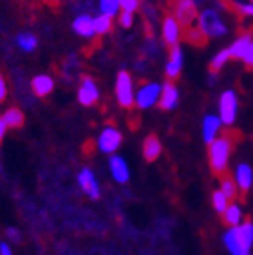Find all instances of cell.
Wrapping results in <instances>:
<instances>
[{
	"label": "cell",
	"instance_id": "cell-1",
	"mask_svg": "<svg viewBox=\"0 0 253 255\" xmlns=\"http://www.w3.org/2000/svg\"><path fill=\"white\" fill-rule=\"evenodd\" d=\"M239 137L241 136L235 130H226V132H223V136L215 137L214 141L210 143L208 161H210V168H212L214 174H217V176L226 174L230 156H232V150H234L235 141H237Z\"/></svg>",
	"mask_w": 253,
	"mask_h": 255
},
{
	"label": "cell",
	"instance_id": "cell-2",
	"mask_svg": "<svg viewBox=\"0 0 253 255\" xmlns=\"http://www.w3.org/2000/svg\"><path fill=\"white\" fill-rule=\"evenodd\" d=\"M168 2H170L168 5H170L172 15L179 20L183 29L194 25L195 20H199L197 18V4L194 0H168Z\"/></svg>",
	"mask_w": 253,
	"mask_h": 255
},
{
	"label": "cell",
	"instance_id": "cell-3",
	"mask_svg": "<svg viewBox=\"0 0 253 255\" xmlns=\"http://www.w3.org/2000/svg\"><path fill=\"white\" fill-rule=\"evenodd\" d=\"M199 27L203 29V33H205L208 38L223 36V34H226V31H228V27L224 25L219 13H217L215 9L203 11V15L199 16Z\"/></svg>",
	"mask_w": 253,
	"mask_h": 255
},
{
	"label": "cell",
	"instance_id": "cell-4",
	"mask_svg": "<svg viewBox=\"0 0 253 255\" xmlns=\"http://www.w3.org/2000/svg\"><path fill=\"white\" fill-rule=\"evenodd\" d=\"M116 98L123 109H130L134 105V89H132V78L126 71H120L116 80Z\"/></svg>",
	"mask_w": 253,
	"mask_h": 255
},
{
	"label": "cell",
	"instance_id": "cell-5",
	"mask_svg": "<svg viewBox=\"0 0 253 255\" xmlns=\"http://www.w3.org/2000/svg\"><path fill=\"white\" fill-rule=\"evenodd\" d=\"M183 38V27H181L179 20L175 18L172 13H166L165 20H163V40L168 47L179 44V40Z\"/></svg>",
	"mask_w": 253,
	"mask_h": 255
},
{
	"label": "cell",
	"instance_id": "cell-6",
	"mask_svg": "<svg viewBox=\"0 0 253 255\" xmlns=\"http://www.w3.org/2000/svg\"><path fill=\"white\" fill-rule=\"evenodd\" d=\"M237 116V96L234 91L223 93L219 100V118L223 120L224 125H232Z\"/></svg>",
	"mask_w": 253,
	"mask_h": 255
},
{
	"label": "cell",
	"instance_id": "cell-7",
	"mask_svg": "<svg viewBox=\"0 0 253 255\" xmlns=\"http://www.w3.org/2000/svg\"><path fill=\"white\" fill-rule=\"evenodd\" d=\"M122 141H123L122 132L116 130L114 127H107L100 134V137H98V147H100L102 152L112 154V152H116L118 147L122 145Z\"/></svg>",
	"mask_w": 253,
	"mask_h": 255
},
{
	"label": "cell",
	"instance_id": "cell-8",
	"mask_svg": "<svg viewBox=\"0 0 253 255\" xmlns=\"http://www.w3.org/2000/svg\"><path fill=\"white\" fill-rule=\"evenodd\" d=\"M159 96H161V87L157 84H148L141 85V89L137 91L136 94V105L139 109H148L152 107L156 102H159Z\"/></svg>",
	"mask_w": 253,
	"mask_h": 255
},
{
	"label": "cell",
	"instance_id": "cell-9",
	"mask_svg": "<svg viewBox=\"0 0 253 255\" xmlns=\"http://www.w3.org/2000/svg\"><path fill=\"white\" fill-rule=\"evenodd\" d=\"M224 246H226V250L232 255H250V250H252V248L243 241V237L239 236L237 226H232V228L224 234Z\"/></svg>",
	"mask_w": 253,
	"mask_h": 255
},
{
	"label": "cell",
	"instance_id": "cell-10",
	"mask_svg": "<svg viewBox=\"0 0 253 255\" xmlns=\"http://www.w3.org/2000/svg\"><path fill=\"white\" fill-rule=\"evenodd\" d=\"M100 98V91H98V85L91 76H83L82 85L78 89V102L85 107H91L98 102Z\"/></svg>",
	"mask_w": 253,
	"mask_h": 255
},
{
	"label": "cell",
	"instance_id": "cell-11",
	"mask_svg": "<svg viewBox=\"0 0 253 255\" xmlns=\"http://www.w3.org/2000/svg\"><path fill=\"white\" fill-rule=\"evenodd\" d=\"M217 4L239 20L252 18L253 16V4H239L235 0H217Z\"/></svg>",
	"mask_w": 253,
	"mask_h": 255
},
{
	"label": "cell",
	"instance_id": "cell-12",
	"mask_svg": "<svg viewBox=\"0 0 253 255\" xmlns=\"http://www.w3.org/2000/svg\"><path fill=\"white\" fill-rule=\"evenodd\" d=\"M177 100H179L177 87L174 85V80H168V82L161 87L159 109H163V111H172V109L177 105Z\"/></svg>",
	"mask_w": 253,
	"mask_h": 255
},
{
	"label": "cell",
	"instance_id": "cell-13",
	"mask_svg": "<svg viewBox=\"0 0 253 255\" xmlns=\"http://www.w3.org/2000/svg\"><path fill=\"white\" fill-rule=\"evenodd\" d=\"M78 183H80V187H82V190L85 192L91 199H100V185H98L93 170L83 168L78 176Z\"/></svg>",
	"mask_w": 253,
	"mask_h": 255
},
{
	"label": "cell",
	"instance_id": "cell-14",
	"mask_svg": "<svg viewBox=\"0 0 253 255\" xmlns=\"http://www.w3.org/2000/svg\"><path fill=\"white\" fill-rule=\"evenodd\" d=\"M234 177H235V183H237L239 190H241V194L244 196L253 185V168L250 167L248 163H239L237 168H235Z\"/></svg>",
	"mask_w": 253,
	"mask_h": 255
},
{
	"label": "cell",
	"instance_id": "cell-15",
	"mask_svg": "<svg viewBox=\"0 0 253 255\" xmlns=\"http://www.w3.org/2000/svg\"><path fill=\"white\" fill-rule=\"evenodd\" d=\"M181 67H183V51L179 45H174L168 51V64H166L165 73L168 76V80H175L179 76Z\"/></svg>",
	"mask_w": 253,
	"mask_h": 255
},
{
	"label": "cell",
	"instance_id": "cell-16",
	"mask_svg": "<svg viewBox=\"0 0 253 255\" xmlns=\"http://www.w3.org/2000/svg\"><path fill=\"white\" fill-rule=\"evenodd\" d=\"M252 34L253 33H250V31H244L241 36H239L237 40H235L234 44L230 45L228 49H230V56L234 60H243L244 56H246V53H248V49H250V45H252Z\"/></svg>",
	"mask_w": 253,
	"mask_h": 255
},
{
	"label": "cell",
	"instance_id": "cell-17",
	"mask_svg": "<svg viewBox=\"0 0 253 255\" xmlns=\"http://www.w3.org/2000/svg\"><path fill=\"white\" fill-rule=\"evenodd\" d=\"M109 167H111V174L112 177L116 179L118 183H126L128 181V177H130V172H128V167H126V163L123 157L120 156H112L111 157V163H109Z\"/></svg>",
	"mask_w": 253,
	"mask_h": 255
},
{
	"label": "cell",
	"instance_id": "cell-18",
	"mask_svg": "<svg viewBox=\"0 0 253 255\" xmlns=\"http://www.w3.org/2000/svg\"><path fill=\"white\" fill-rule=\"evenodd\" d=\"M183 40H185L186 44L194 45V47H205L210 38L203 33V29H201L199 25H197V27L190 25V27L183 29Z\"/></svg>",
	"mask_w": 253,
	"mask_h": 255
},
{
	"label": "cell",
	"instance_id": "cell-19",
	"mask_svg": "<svg viewBox=\"0 0 253 255\" xmlns=\"http://www.w3.org/2000/svg\"><path fill=\"white\" fill-rule=\"evenodd\" d=\"M143 156L148 163L156 161L157 157L161 156V141L156 134H150V136L145 137L143 141Z\"/></svg>",
	"mask_w": 253,
	"mask_h": 255
},
{
	"label": "cell",
	"instance_id": "cell-20",
	"mask_svg": "<svg viewBox=\"0 0 253 255\" xmlns=\"http://www.w3.org/2000/svg\"><path fill=\"white\" fill-rule=\"evenodd\" d=\"M31 87H33V91H34L36 96L44 98V96L51 94V91L54 89V82H53L51 76H47V74H38V76H34L33 78Z\"/></svg>",
	"mask_w": 253,
	"mask_h": 255
},
{
	"label": "cell",
	"instance_id": "cell-21",
	"mask_svg": "<svg viewBox=\"0 0 253 255\" xmlns=\"http://www.w3.org/2000/svg\"><path fill=\"white\" fill-rule=\"evenodd\" d=\"M73 29L80 34V36H93L96 34V25H94V18L89 15H80L73 22Z\"/></svg>",
	"mask_w": 253,
	"mask_h": 255
},
{
	"label": "cell",
	"instance_id": "cell-22",
	"mask_svg": "<svg viewBox=\"0 0 253 255\" xmlns=\"http://www.w3.org/2000/svg\"><path fill=\"white\" fill-rule=\"evenodd\" d=\"M221 123H223V120L217 118V116H206L205 122H203V137H205V141L212 143L217 137V132H219V128H221Z\"/></svg>",
	"mask_w": 253,
	"mask_h": 255
},
{
	"label": "cell",
	"instance_id": "cell-23",
	"mask_svg": "<svg viewBox=\"0 0 253 255\" xmlns=\"http://www.w3.org/2000/svg\"><path fill=\"white\" fill-rule=\"evenodd\" d=\"M223 221L226 226H239L243 223V210H241V206L237 203H232L228 205V208L223 212Z\"/></svg>",
	"mask_w": 253,
	"mask_h": 255
},
{
	"label": "cell",
	"instance_id": "cell-24",
	"mask_svg": "<svg viewBox=\"0 0 253 255\" xmlns=\"http://www.w3.org/2000/svg\"><path fill=\"white\" fill-rule=\"evenodd\" d=\"M221 190L224 192V196L228 197L230 201L235 199L239 194V187L237 183H235V177H230L228 174H223L221 176Z\"/></svg>",
	"mask_w": 253,
	"mask_h": 255
},
{
	"label": "cell",
	"instance_id": "cell-25",
	"mask_svg": "<svg viewBox=\"0 0 253 255\" xmlns=\"http://www.w3.org/2000/svg\"><path fill=\"white\" fill-rule=\"evenodd\" d=\"M4 122L7 123V127L11 128H20L24 125V113L20 111V109H9V111H5L4 113Z\"/></svg>",
	"mask_w": 253,
	"mask_h": 255
},
{
	"label": "cell",
	"instance_id": "cell-26",
	"mask_svg": "<svg viewBox=\"0 0 253 255\" xmlns=\"http://www.w3.org/2000/svg\"><path fill=\"white\" fill-rule=\"evenodd\" d=\"M230 58H232V56H230V49H224V51H221V53L215 54L214 60H212V62H210V65H208L210 74H212V76H215L217 73H221V69L224 67V64H226Z\"/></svg>",
	"mask_w": 253,
	"mask_h": 255
},
{
	"label": "cell",
	"instance_id": "cell-27",
	"mask_svg": "<svg viewBox=\"0 0 253 255\" xmlns=\"http://www.w3.org/2000/svg\"><path fill=\"white\" fill-rule=\"evenodd\" d=\"M16 44H18V47L22 51L31 53V51L36 49V45H38V38L31 33H20L18 36H16Z\"/></svg>",
	"mask_w": 253,
	"mask_h": 255
},
{
	"label": "cell",
	"instance_id": "cell-28",
	"mask_svg": "<svg viewBox=\"0 0 253 255\" xmlns=\"http://www.w3.org/2000/svg\"><path fill=\"white\" fill-rule=\"evenodd\" d=\"M94 25H96V34H107L112 31V16L109 15H98L94 18Z\"/></svg>",
	"mask_w": 253,
	"mask_h": 255
},
{
	"label": "cell",
	"instance_id": "cell-29",
	"mask_svg": "<svg viewBox=\"0 0 253 255\" xmlns=\"http://www.w3.org/2000/svg\"><path fill=\"white\" fill-rule=\"evenodd\" d=\"M237 230H239V236L243 237V241L246 243V245L252 248L253 246V223L250 221H243L241 225L237 226Z\"/></svg>",
	"mask_w": 253,
	"mask_h": 255
},
{
	"label": "cell",
	"instance_id": "cell-30",
	"mask_svg": "<svg viewBox=\"0 0 253 255\" xmlns=\"http://www.w3.org/2000/svg\"><path fill=\"white\" fill-rule=\"evenodd\" d=\"M212 205H214V208L217 212H219V214H223V212L226 210V208H228L230 199L226 196H224V192L219 188V190H215L214 194H212Z\"/></svg>",
	"mask_w": 253,
	"mask_h": 255
},
{
	"label": "cell",
	"instance_id": "cell-31",
	"mask_svg": "<svg viewBox=\"0 0 253 255\" xmlns=\"http://www.w3.org/2000/svg\"><path fill=\"white\" fill-rule=\"evenodd\" d=\"M100 11L103 15L114 16L120 11V0H100Z\"/></svg>",
	"mask_w": 253,
	"mask_h": 255
},
{
	"label": "cell",
	"instance_id": "cell-32",
	"mask_svg": "<svg viewBox=\"0 0 253 255\" xmlns=\"http://www.w3.org/2000/svg\"><path fill=\"white\" fill-rule=\"evenodd\" d=\"M120 7H122V11H130V13H134V11L139 7V0H120Z\"/></svg>",
	"mask_w": 253,
	"mask_h": 255
},
{
	"label": "cell",
	"instance_id": "cell-33",
	"mask_svg": "<svg viewBox=\"0 0 253 255\" xmlns=\"http://www.w3.org/2000/svg\"><path fill=\"white\" fill-rule=\"evenodd\" d=\"M132 22H134V16H132L130 11H122V15H120V25L128 29L132 25Z\"/></svg>",
	"mask_w": 253,
	"mask_h": 255
},
{
	"label": "cell",
	"instance_id": "cell-34",
	"mask_svg": "<svg viewBox=\"0 0 253 255\" xmlns=\"http://www.w3.org/2000/svg\"><path fill=\"white\" fill-rule=\"evenodd\" d=\"M243 60H244V65H246V69H248V71H253V42H252L248 53H246V56H244Z\"/></svg>",
	"mask_w": 253,
	"mask_h": 255
},
{
	"label": "cell",
	"instance_id": "cell-35",
	"mask_svg": "<svg viewBox=\"0 0 253 255\" xmlns=\"http://www.w3.org/2000/svg\"><path fill=\"white\" fill-rule=\"evenodd\" d=\"M5 96H7V85H5V80H4V74L0 73V103L4 102Z\"/></svg>",
	"mask_w": 253,
	"mask_h": 255
},
{
	"label": "cell",
	"instance_id": "cell-36",
	"mask_svg": "<svg viewBox=\"0 0 253 255\" xmlns=\"http://www.w3.org/2000/svg\"><path fill=\"white\" fill-rule=\"evenodd\" d=\"M7 237H9V239H15L16 243H18V241H20L18 230H16V228H7Z\"/></svg>",
	"mask_w": 253,
	"mask_h": 255
},
{
	"label": "cell",
	"instance_id": "cell-37",
	"mask_svg": "<svg viewBox=\"0 0 253 255\" xmlns=\"http://www.w3.org/2000/svg\"><path fill=\"white\" fill-rule=\"evenodd\" d=\"M5 128H7V123L4 122V118H0V141H2L5 136Z\"/></svg>",
	"mask_w": 253,
	"mask_h": 255
},
{
	"label": "cell",
	"instance_id": "cell-38",
	"mask_svg": "<svg viewBox=\"0 0 253 255\" xmlns=\"http://www.w3.org/2000/svg\"><path fill=\"white\" fill-rule=\"evenodd\" d=\"M0 255H13L11 254V248L5 243H0Z\"/></svg>",
	"mask_w": 253,
	"mask_h": 255
},
{
	"label": "cell",
	"instance_id": "cell-39",
	"mask_svg": "<svg viewBox=\"0 0 253 255\" xmlns=\"http://www.w3.org/2000/svg\"><path fill=\"white\" fill-rule=\"evenodd\" d=\"M252 2H253V0H252Z\"/></svg>",
	"mask_w": 253,
	"mask_h": 255
}]
</instances>
